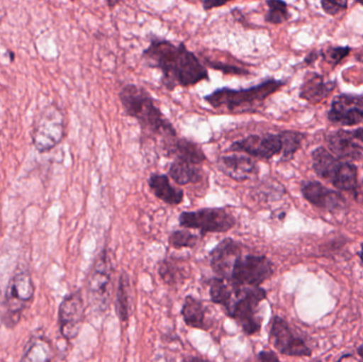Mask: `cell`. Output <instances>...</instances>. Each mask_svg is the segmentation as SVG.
<instances>
[{
  "instance_id": "ab89813d",
  "label": "cell",
  "mask_w": 363,
  "mask_h": 362,
  "mask_svg": "<svg viewBox=\"0 0 363 362\" xmlns=\"http://www.w3.org/2000/svg\"><path fill=\"white\" fill-rule=\"evenodd\" d=\"M121 1H108L106 2V4H108V8L110 9H114L115 6H118V4H121Z\"/></svg>"
},
{
  "instance_id": "8d00e7d4",
  "label": "cell",
  "mask_w": 363,
  "mask_h": 362,
  "mask_svg": "<svg viewBox=\"0 0 363 362\" xmlns=\"http://www.w3.org/2000/svg\"><path fill=\"white\" fill-rule=\"evenodd\" d=\"M352 133H353V136L355 137L356 140L363 142V127L357 130H354V131H352Z\"/></svg>"
},
{
  "instance_id": "30bf717a",
  "label": "cell",
  "mask_w": 363,
  "mask_h": 362,
  "mask_svg": "<svg viewBox=\"0 0 363 362\" xmlns=\"http://www.w3.org/2000/svg\"><path fill=\"white\" fill-rule=\"evenodd\" d=\"M64 136V117L60 110L48 106L40 113L32 132V142L40 152L55 148Z\"/></svg>"
},
{
  "instance_id": "cb8c5ba5",
  "label": "cell",
  "mask_w": 363,
  "mask_h": 362,
  "mask_svg": "<svg viewBox=\"0 0 363 362\" xmlns=\"http://www.w3.org/2000/svg\"><path fill=\"white\" fill-rule=\"evenodd\" d=\"M168 176L178 185L185 186L196 184L202 179V171L198 166L190 165L184 162L174 161L169 166Z\"/></svg>"
},
{
  "instance_id": "44dd1931",
  "label": "cell",
  "mask_w": 363,
  "mask_h": 362,
  "mask_svg": "<svg viewBox=\"0 0 363 362\" xmlns=\"http://www.w3.org/2000/svg\"><path fill=\"white\" fill-rule=\"evenodd\" d=\"M148 185L149 188L157 199L162 200L169 205H179L183 202V189L177 188L172 185L170 179L166 174H151L148 179Z\"/></svg>"
},
{
  "instance_id": "e0dca14e",
  "label": "cell",
  "mask_w": 363,
  "mask_h": 362,
  "mask_svg": "<svg viewBox=\"0 0 363 362\" xmlns=\"http://www.w3.org/2000/svg\"><path fill=\"white\" fill-rule=\"evenodd\" d=\"M166 157H174V161L184 162L199 166L206 161V155L200 145L184 137H174L163 140Z\"/></svg>"
},
{
  "instance_id": "1f68e13d",
  "label": "cell",
  "mask_w": 363,
  "mask_h": 362,
  "mask_svg": "<svg viewBox=\"0 0 363 362\" xmlns=\"http://www.w3.org/2000/svg\"><path fill=\"white\" fill-rule=\"evenodd\" d=\"M206 64H208L213 69L220 70L225 74H236V76H242V74H249L250 72L242 67L230 65V64L219 63V62H211L205 60Z\"/></svg>"
},
{
  "instance_id": "6da1fadb",
  "label": "cell",
  "mask_w": 363,
  "mask_h": 362,
  "mask_svg": "<svg viewBox=\"0 0 363 362\" xmlns=\"http://www.w3.org/2000/svg\"><path fill=\"white\" fill-rule=\"evenodd\" d=\"M142 57L149 67L161 72L162 85L167 91H174L179 86H194L209 80L205 66L184 43L176 44L172 40L153 38L143 51Z\"/></svg>"
},
{
  "instance_id": "2e32d148",
  "label": "cell",
  "mask_w": 363,
  "mask_h": 362,
  "mask_svg": "<svg viewBox=\"0 0 363 362\" xmlns=\"http://www.w3.org/2000/svg\"><path fill=\"white\" fill-rule=\"evenodd\" d=\"M302 193L309 203L330 212H336L345 205V197L340 193L328 188L317 181L303 183Z\"/></svg>"
},
{
  "instance_id": "9c48e42d",
  "label": "cell",
  "mask_w": 363,
  "mask_h": 362,
  "mask_svg": "<svg viewBox=\"0 0 363 362\" xmlns=\"http://www.w3.org/2000/svg\"><path fill=\"white\" fill-rule=\"evenodd\" d=\"M112 268L106 249L98 255L91 267L87 280V293L91 305L94 308L104 312L110 304V287L112 280Z\"/></svg>"
},
{
  "instance_id": "5b68a950",
  "label": "cell",
  "mask_w": 363,
  "mask_h": 362,
  "mask_svg": "<svg viewBox=\"0 0 363 362\" xmlns=\"http://www.w3.org/2000/svg\"><path fill=\"white\" fill-rule=\"evenodd\" d=\"M34 295V285L31 276L21 271L11 278L6 297L0 305V320L9 329L18 324L21 315Z\"/></svg>"
},
{
  "instance_id": "7a4b0ae2",
  "label": "cell",
  "mask_w": 363,
  "mask_h": 362,
  "mask_svg": "<svg viewBox=\"0 0 363 362\" xmlns=\"http://www.w3.org/2000/svg\"><path fill=\"white\" fill-rule=\"evenodd\" d=\"M119 100L125 114L138 120L144 133L149 136H161L164 140L178 136L174 125L144 87L125 85L119 91Z\"/></svg>"
},
{
  "instance_id": "9a60e30c",
  "label": "cell",
  "mask_w": 363,
  "mask_h": 362,
  "mask_svg": "<svg viewBox=\"0 0 363 362\" xmlns=\"http://www.w3.org/2000/svg\"><path fill=\"white\" fill-rule=\"evenodd\" d=\"M242 255L241 244L232 238L220 242L209 253V264L217 278L230 281L235 261Z\"/></svg>"
},
{
  "instance_id": "d6a6232c",
  "label": "cell",
  "mask_w": 363,
  "mask_h": 362,
  "mask_svg": "<svg viewBox=\"0 0 363 362\" xmlns=\"http://www.w3.org/2000/svg\"><path fill=\"white\" fill-rule=\"evenodd\" d=\"M321 4L323 10L330 15H336L339 11L347 9V1H326V0H323Z\"/></svg>"
},
{
  "instance_id": "4fadbf2b",
  "label": "cell",
  "mask_w": 363,
  "mask_h": 362,
  "mask_svg": "<svg viewBox=\"0 0 363 362\" xmlns=\"http://www.w3.org/2000/svg\"><path fill=\"white\" fill-rule=\"evenodd\" d=\"M85 318V305L80 290L64 298L59 308L60 332L66 340L78 337Z\"/></svg>"
},
{
  "instance_id": "7bdbcfd3",
  "label": "cell",
  "mask_w": 363,
  "mask_h": 362,
  "mask_svg": "<svg viewBox=\"0 0 363 362\" xmlns=\"http://www.w3.org/2000/svg\"><path fill=\"white\" fill-rule=\"evenodd\" d=\"M311 362H322V361H318V359H315V361H311Z\"/></svg>"
},
{
  "instance_id": "f1b7e54d",
  "label": "cell",
  "mask_w": 363,
  "mask_h": 362,
  "mask_svg": "<svg viewBox=\"0 0 363 362\" xmlns=\"http://www.w3.org/2000/svg\"><path fill=\"white\" fill-rule=\"evenodd\" d=\"M269 10L264 16V21L272 25H281L285 23L290 17L289 11H288V4L285 1L279 0H269L267 1Z\"/></svg>"
},
{
  "instance_id": "5bb4252c",
  "label": "cell",
  "mask_w": 363,
  "mask_h": 362,
  "mask_svg": "<svg viewBox=\"0 0 363 362\" xmlns=\"http://www.w3.org/2000/svg\"><path fill=\"white\" fill-rule=\"evenodd\" d=\"M328 119L342 127H352L363 121V96L342 94L333 99Z\"/></svg>"
},
{
  "instance_id": "3957f363",
  "label": "cell",
  "mask_w": 363,
  "mask_h": 362,
  "mask_svg": "<svg viewBox=\"0 0 363 362\" xmlns=\"http://www.w3.org/2000/svg\"><path fill=\"white\" fill-rule=\"evenodd\" d=\"M284 85V81L270 78L249 89L221 87L205 96L204 99L215 110H225L230 113L245 112L252 110L254 106L262 103Z\"/></svg>"
},
{
  "instance_id": "e575fe53",
  "label": "cell",
  "mask_w": 363,
  "mask_h": 362,
  "mask_svg": "<svg viewBox=\"0 0 363 362\" xmlns=\"http://www.w3.org/2000/svg\"><path fill=\"white\" fill-rule=\"evenodd\" d=\"M224 4H226L225 1H209V0H207V1H203L202 6L203 9H204L205 11H211V9L213 8H219V6H224Z\"/></svg>"
},
{
  "instance_id": "d4e9b609",
  "label": "cell",
  "mask_w": 363,
  "mask_h": 362,
  "mask_svg": "<svg viewBox=\"0 0 363 362\" xmlns=\"http://www.w3.org/2000/svg\"><path fill=\"white\" fill-rule=\"evenodd\" d=\"M115 307L119 320L123 323L128 322L131 315V285L129 276L125 272L119 278Z\"/></svg>"
},
{
  "instance_id": "836d02e7",
  "label": "cell",
  "mask_w": 363,
  "mask_h": 362,
  "mask_svg": "<svg viewBox=\"0 0 363 362\" xmlns=\"http://www.w3.org/2000/svg\"><path fill=\"white\" fill-rule=\"evenodd\" d=\"M257 362H281L272 351H262L257 356Z\"/></svg>"
},
{
  "instance_id": "8fae6325",
  "label": "cell",
  "mask_w": 363,
  "mask_h": 362,
  "mask_svg": "<svg viewBox=\"0 0 363 362\" xmlns=\"http://www.w3.org/2000/svg\"><path fill=\"white\" fill-rule=\"evenodd\" d=\"M269 335L271 344L281 354L291 357H311L313 354L306 341L281 317H273Z\"/></svg>"
},
{
  "instance_id": "ba28073f",
  "label": "cell",
  "mask_w": 363,
  "mask_h": 362,
  "mask_svg": "<svg viewBox=\"0 0 363 362\" xmlns=\"http://www.w3.org/2000/svg\"><path fill=\"white\" fill-rule=\"evenodd\" d=\"M236 223V218L221 208H201L191 212H183L179 216V225L182 227L199 230L201 235L207 233H226Z\"/></svg>"
},
{
  "instance_id": "f546056e",
  "label": "cell",
  "mask_w": 363,
  "mask_h": 362,
  "mask_svg": "<svg viewBox=\"0 0 363 362\" xmlns=\"http://www.w3.org/2000/svg\"><path fill=\"white\" fill-rule=\"evenodd\" d=\"M199 240H200L199 235L192 234L188 230H178L172 232L169 236V244L177 250L194 248L198 244Z\"/></svg>"
},
{
  "instance_id": "603a6c76",
  "label": "cell",
  "mask_w": 363,
  "mask_h": 362,
  "mask_svg": "<svg viewBox=\"0 0 363 362\" xmlns=\"http://www.w3.org/2000/svg\"><path fill=\"white\" fill-rule=\"evenodd\" d=\"M52 346L44 335L33 336L30 339L21 362H50Z\"/></svg>"
},
{
  "instance_id": "484cf974",
  "label": "cell",
  "mask_w": 363,
  "mask_h": 362,
  "mask_svg": "<svg viewBox=\"0 0 363 362\" xmlns=\"http://www.w3.org/2000/svg\"><path fill=\"white\" fill-rule=\"evenodd\" d=\"M209 297L213 303L228 307L233 300V289L230 283L223 278H216L209 281Z\"/></svg>"
},
{
  "instance_id": "f35d334b",
  "label": "cell",
  "mask_w": 363,
  "mask_h": 362,
  "mask_svg": "<svg viewBox=\"0 0 363 362\" xmlns=\"http://www.w3.org/2000/svg\"><path fill=\"white\" fill-rule=\"evenodd\" d=\"M183 362H211L206 359L201 358V357H188Z\"/></svg>"
},
{
  "instance_id": "ee69618b",
  "label": "cell",
  "mask_w": 363,
  "mask_h": 362,
  "mask_svg": "<svg viewBox=\"0 0 363 362\" xmlns=\"http://www.w3.org/2000/svg\"><path fill=\"white\" fill-rule=\"evenodd\" d=\"M360 4H362V6H363V2H359Z\"/></svg>"
},
{
  "instance_id": "7402d4cb",
  "label": "cell",
  "mask_w": 363,
  "mask_h": 362,
  "mask_svg": "<svg viewBox=\"0 0 363 362\" xmlns=\"http://www.w3.org/2000/svg\"><path fill=\"white\" fill-rule=\"evenodd\" d=\"M181 315L187 327H192V329H203V331L209 329V324L206 320V306L203 304L202 301L196 299L192 295H187L184 300Z\"/></svg>"
},
{
  "instance_id": "4316f807",
  "label": "cell",
  "mask_w": 363,
  "mask_h": 362,
  "mask_svg": "<svg viewBox=\"0 0 363 362\" xmlns=\"http://www.w3.org/2000/svg\"><path fill=\"white\" fill-rule=\"evenodd\" d=\"M281 140H283V152H281V162H289L294 159L296 151L302 146L304 134L296 131L281 132Z\"/></svg>"
},
{
  "instance_id": "7c38bea8",
  "label": "cell",
  "mask_w": 363,
  "mask_h": 362,
  "mask_svg": "<svg viewBox=\"0 0 363 362\" xmlns=\"http://www.w3.org/2000/svg\"><path fill=\"white\" fill-rule=\"evenodd\" d=\"M233 152H242L250 157L259 159H271L283 152V140L281 134H264L249 135L236 140L230 145Z\"/></svg>"
},
{
  "instance_id": "277c9868",
  "label": "cell",
  "mask_w": 363,
  "mask_h": 362,
  "mask_svg": "<svg viewBox=\"0 0 363 362\" xmlns=\"http://www.w3.org/2000/svg\"><path fill=\"white\" fill-rule=\"evenodd\" d=\"M267 299L262 287H245L233 290V300L225 308L226 315L241 327L247 336L260 333L262 318L258 316V306Z\"/></svg>"
},
{
  "instance_id": "ffe728a7",
  "label": "cell",
  "mask_w": 363,
  "mask_h": 362,
  "mask_svg": "<svg viewBox=\"0 0 363 362\" xmlns=\"http://www.w3.org/2000/svg\"><path fill=\"white\" fill-rule=\"evenodd\" d=\"M336 87L335 81H324L321 74H306L304 82L300 89V98L311 102V103H319L322 100L325 99Z\"/></svg>"
},
{
  "instance_id": "ac0fdd59",
  "label": "cell",
  "mask_w": 363,
  "mask_h": 362,
  "mask_svg": "<svg viewBox=\"0 0 363 362\" xmlns=\"http://www.w3.org/2000/svg\"><path fill=\"white\" fill-rule=\"evenodd\" d=\"M217 167L222 174L237 182L251 180L258 174L257 163L247 155H224L218 159Z\"/></svg>"
},
{
  "instance_id": "52a82bcc",
  "label": "cell",
  "mask_w": 363,
  "mask_h": 362,
  "mask_svg": "<svg viewBox=\"0 0 363 362\" xmlns=\"http://www.w3.org/2000/svg\"><path fill=\"white\" fill-rule=\"evenodd\" d=\"M274 274V265L264 255L239 256L233 266L228 283L233 290L245 287H260Z\"/></svg>"
},
{
  "instance_id": "83f0119b",
  "label": "cell",
  "mask_w": 363,
  "mask_h": 362,
  "mask_svg": "<svg viewBox=\"0 0 363 362\" xmlns=\"http://www.w3.org/2000/svg\"><path fill=\"white\" fill-rule=\"evenodd\" d=\"M159 273L162 280L168 285L181 284L187 278V274L182 269V266L170 259H164L160 266Z\"/></svg>"
},
{
  "instance_id": "74e56055",
  "label": "cell",
  "mask_w": 363,
  "mask_h": 362,
  "mask_svg": "<svg viewBox=\"0 0 363 362\" xmlns=\"http://www.w3.org/2000/svg\"><path fill=\"white\" fill-rule=\"evenodd\" d=\"M337 362H359L357 359H355V357L352 354L343 355L340 359H339Z\"/></svg>"
},
{
  "instance_id": "8992f818",
  "label": "cell",
  "mask_w": 363,
  "mask_h": 362,
  "mask_svg": "<svg viewBox=\"0 0 363 362\" xmlns=\"http://www.w3.org/2000/svg\"><path fill=\"white\" fill-rule=\"evenodd\" d=\"M313 167L320 178L332 183L340 191H354L357 186V168L349 162L341 161L325 148L313 152Z\"/></svg>"
},
{
  "instance_id": "d6986e66",
  "label": "cell",
  "mask_w": 363,
  "mask_h": 362,
  "mask_svg": "<svg viewBox=\"0 0 363 362\" xmlns=\"http://www.w3.org/2000/svg\"><path fill=\"white\" fill-rule=\"evenodd\" d=\"M330 152L337 159L360 161L363 159V147L358 144L352 131L338 130L326 138Z\"/></svg>"
},
{
  "instance_id": "4dcf8cb0",
  "label": "cell",
  "mask_w": 363,
  "mask_h": 362,
  "mask_svg": "<svg viewBox=\"0 0 363 362\" xmlns=\"http://www.w3.org/2000/svg\"><path fill=\"white\" fill-rule=\"evenodd\" d=\"M350 52H351L350 47H328L325 50H322L320 55L330 65L336 66L345 57H347Z\"/></svg>"
},
{
  "instance_id": "d590c367",
  "label": "cell",
  "mask_w": 363,
  "mask_h": 362,
  "mask_svg": "<svg viewBox=\"0 0 363 362\" xmlns=\"http://www.w3.org/2000/svg\"><path fill=\"white\" fill-rule=\"evenodd\" d=\"M318 53L317 51H311L306 57H305V63L306 64H313L315 60L318 59Z\"/></svg>"
},
{
  "instance_id": "60d3db41",
  "label": "cell",
  "mask_w": 363,
  "mask_h": 362,
  "mask_svg": "<svg viewBox=\"0 0 363 362\" xmlns=\"http://www.w3.org/2000/svg\"><path fill=\"white\" fill-rule=\"evenodd\" d=\"M357 353H358V355H359L360 358L362 359V362H363V344H362V346H358Z\"/></svg>"
},
{
  "instance_id": "b9f144b4",
  "label": "cell",
  "mask_w": 363,
  "mask_h": 362,
  "mask_svg": "<svg viewBox=\"0 0 363 362\" xmlns=\"http://www.w3.org/2000/svg\"><path fill=\"white\" fill-rule=\"evenodd\" d=\"M359 257H360V259H362V261L363 264V244H362V250H360V252H359Z\"/></svg>"
}]
</instances>
